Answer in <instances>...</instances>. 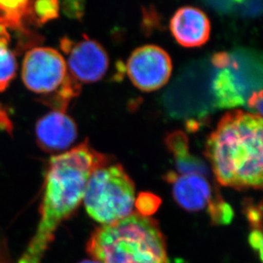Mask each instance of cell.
<instances>
[{"label":"cell","instance_id":"8fae6325","mask_svg":"<svg viewBox=\"0 0 263 263\" xmlns=\"http://www.w3.org/2000/svg\"><path fill=\"white\" fill-rule=\"evenodd\" d=\"M171 31L184 47H199L210 39L211 23L204 11L185 6L179 9L172 18Z\"/></svg>","mask_w":263,"mask_h":263},{"label":"cell","instance_id":"6da1fadb","mask_svg":"<svg viewBox=\"0 0 263 263\" xmlns=\"http://www.w3.org/2000/svg\"><path fill=\"white\" fill-rule=\"evenodd\" d=\"M109 162V157L94 150L88 141L50 159L45 172L40 221L17 263H42L60 225L82 203L89 176Z\"/></svg>","mask_w":263,"mask_h":263},{"label":"cell","instance_id":"9a60e30c","mask_svg":"<svg viewBox=\"0 0 263 263\" xmlns=\"http://www.w3.org/2000/svg\"><path fill=\"white\" fill-rule=\"evenodd\" d=\"M206 5L221 14L256 17L262 12L261 1H208Z\"/></svg>","mask_w":263,"mask_h":263},{"label":"cell","instance_id":"52a82bcc","mask_svg":"<svg viewBox=\"0 0 263 263\" xmlns=\"http://www.w3.org/2000/svg\"><path fill=\"white\" fill-rule=\"evenodd\" d=\"M126 70L136 87L142 91H154L168 82L172 72V59L162 48L144 45L132 52Z\"/></svg>","mask_w":263,"mask_h":263},{"label":"cell","instance_id":"4fadbf2b","mask_svg":"<svg viewBox=\"0 0 263 263\" xmlns=\"http://www.w3.org/2000/svg\"><path fill=\"white\" fill-rule=\"evenodd\" d=\"M10 36L6 28L0 25V92L4 91L15 78L17 63L12 50L9 48Z\"/></svg>","mask_w":263,"mask_h":263},{"label":"cell","instance_id":"8992f818","mask_svg":"<svg viewBox=\"0 0 263 263\" xmlns=\"http://www.w3.org/2000/svg\"><path fill=\"white\" fill-rule=\"evenodd\" d=\"M22 77L29 90L42 95L43 102L68 104L81 89V84L69 74L64 58L52 48L28 50L23 60Z\"/></svg>","mask_w":263,"mask_h":263},{"label":"cell","instance_id":"277c9868","mask_svg":"<svg viewBox=\"0 0 263 263\" xmlns=\"http://www.w3.org/2000/svg\"><path fill=\"white\" fill-rule=\"evenodd\" d=\"M213 67L211 93L217 108L246 106L251 95L262 88L261 55L245 48L216 53L211 58Z\"/></svg>","mask_w":263,"mask_h":263},{"label":"cell","instance_id":"9c48e42d","mask_svg":"<svg viewBox=\"0 0 263 263\" xmlns=\"http://www.w3.org/2000/svg\"><path fill=\"white\" fill-rule=\"evenodd\" d=\"M164 178L172 184L176 203L186 211L197 212L208 208L218 193L213 191L207 178L201 175H179L170 172Z\"/></svg>","mask_w":263,"mask_h":263},{"label":"cell","instance_id":"ffe728a7","mask_svg":"<svg viewBox=\"0 0 263 263\" xmlns=\"http://www.w3.org/2000/svg\"><path fill=\"white\" fill-rule=\"evenodd\" d=\"M246 107L253 111L255 115L261 116L262 115V90L251 95L246 102Z\"/></svg>","mask_w":263,"mask_h":263},{"label":"cell","instance_id":"3957f363","mask_svg":"<svg viewBox=\"0 0 263 263\" xmlns=\"http://www.w3.org/2000/svg\"><path fill=\"white\" fill-rule=\"evenodd\" d=\"M86 251L101 263H169L159 224L138 213L97 228L86 243Z\"/></svg>","mask_w":263,"mask_h":263},{"label":"cell","instance_id":"e0dca14e","mask_svg":"<svg viewBox=\"0 0 263 263\" xmlns=\"http://www.w3.org/2000/svg\"><path fill=\"white\" fill-rule=\"evenodd\" d=\"M59 10V3L55 0L37 1L32 3L30 15L39 24H43L58 17Z\"/></svg>","mask_w":263,"mask_h":263},{"label":"cell","instance_id":"44dd1931","mask_svg":"<svg viewBox=\"0 0 263 263\" xmlns=\"http://www.w3.org/2000/svg\"><path fill=\"white\" fill-rule=\"evenodd\" d=\"M249 243L254 251L258 252L259 257L262 259V234L261 230L253 229L249 236Z\"/></svg>","mask_w":263,"mask_h":263},{"label":"cell","instance_id":"30bf717a","mask_svg":"<svg viewBox=\"0 0 263 263\" xmlns=\"http://www.w3.org/2000/svg\"><path fill=\"white\" fill-rule=\"evenodd\" d=\"M37 144L47 153L67 149L78 137L74 120L65 112L53 111L45 115L36 124Z\"/></svg>","mask_w":263,"mask_h":263},{"label":"cell","instance_id":"5bb4252c","mask_svg":"<svg viewBox=\"0 0 263 263\" xmlns=\"http://www.w3.org/2000/svg\"><path fill=\"white\" fill-rule=\"evenodd\" d=\"M30 1H0V25L5 28H22L23 18L30 15Z\"/></svg>","mask_w":263,"mask_h":263},{"label":"cell","instance_id":"cb8c5ba5","mask_svg":"<svg viewBox=\"0 0 263 263\" xmlns=\"http://www.w3.org/2000/svg\"><path fill=\"white\" fill-rule=\"evenodd\" d=\"M79 263H101L99 262V261H96V260H93V259H91V260H89V259H86V260H84V261H81Z\"/></svg>","mask_w":263,"mask_h":263},{"label":"cell","instance_id":"ba28073f","mask_svg":"<svg viewBox=\"0 0 263 263\" xmlns=\"http://www.w3.org/2000/svg\"><path fill=\"white\" fill-rule=\"evenodd\" d=\"M61 47L67 55V70L75 80L80 83H94L107 72L109 58L104 48L86 35L77 42L64 37Z\"/></svg>","mask_w":263,"mask_h":263},{"label":"cell","instance_id":"ac0fdd59","mask_svg":"<svg viewBox=\"0 0 263 263\" xmlns=\"http://www.w3.org/2000/svg\"><path fill=\"white\" fill-rule=\"evenodd\" d=\"M161 204V199L155 194L143 192L139 194L135 200V206L138 212L137 213L143 216H152L155 213Z\"/></svg>","mask_w":263,"mask_h":263},{"label":"cell","instance_id":"2e32d148","mask_svg":"<svg viewBox=\"0 0 263 263\" xmlns=\"http://www.w3.org/2000/svg\"><path fill=\"white\" fill-rule=\"evenodd\" d=\"M207 211L212 223L216 225H228L234 218V214L233 209L230 204H228L222 199V197L219 194V193L214 197L213 200L207 208Z\"/></svg>","mask_w":263,"mask_h":263},{"label":"cell","instance_id":"603a6c76","mask_svg":"<svg viewBox=\"0 0 263 263\" xmlns=\"http://www.w3.org/2000/svg\"><path fill=\"white\" fill-rule=\"evenodd\" d=\"M81 2H67L64 4V11L71 17H80L83 15V9Z\"/></svg>","mask_w":263,"mask_h":263},{"label":"cell","instance_id":"d6986e66","mask_svg":"<svg viewBox=\"0 0 263 263\" xmlns=\"http://www.w3.org/2000/svg\"><path fill=\"white\" fill-rule=\"evenodd\" d=\"M246 218L248 219L252 229L261 230V204H255L250 203L246 204L245 208Z\"/></svg>","mask_w":263,"mask_h":263},{"label":"cell","instance_id":"5b68a950","mask_svg":"<svg viewBox=\"0 0 263 263\" xmlns=\"http://www.w3.org/2000/svg\"><path fill=\"white\" fill-rule=\"evenodd\" d=\"M135 200L134 181L120 164L96 170L89 176L83 199L88 215L102 226L133 213Z\"/></svg>","mask_w":263,"mask_h":263},{"label":"cell","instance_id":"7402d4cb","mask_svg":"<svg viewBox=\"0 0 263 263\" xmlns=\"http://www.w3.org/2000/svg\"><path fill=\"white\" fill-rule=\"evenodd\" d=\"M10 261L11 256L8 247L7 238L0 232V263H10Z\"/></svg>","mask_w":263,"mask_h":263},{"label":"cell","instance_id":"7a4b0ae2","mask_svg":"<svg viewBox=\"0 0 263 263\" xmlns=\"http://www.w3.org/2000/svg\"><path fill=\"white\" fill-rule=\"evenodd\" d=\"M262 118L234 110L219 121L206 142L205 155L222 186L262 187Z\"/></svg>","mask_w":263,"mask_h":263},{"label":"cell","instance_id":"7c38bea8","mask_svg":"<svg viewBox=\"0 0 263 263\" xmlns=\"http://www.w3.org/2000/svg\"><path fill=\"white\" fill-rule=\"evenodd\" d=\"M165 143L174 157L177 174L209 176V168L205 163L190 153L189 139L184 132H172L166 137Z\"/></svg>","mask_w":263,"mask_h":263}]
</instances>
